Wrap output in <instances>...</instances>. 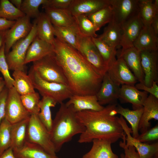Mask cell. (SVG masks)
<instances>
[{
  "label": "cell",
  "instance_id": "cell-1",
  "mask_svg": "<svg viewBox=\"0 0 158 158\" xmlns=\"http://www.w3.org/2000/svg\"><path fill=\"white\" fill-rule=\"evenodd\" d=\"M52 45L56 59L73 94L96 95L103 77L76 49L56 37Z\"/></svg>",
  "mask_w": 158,
  "mask_h": 158
},
{
  "label": "cell",
  "instance_id": "cell-2",
  "mask_svg": "<svg viewBox=\"0 0 158 158\" xmlns=\"http://www.w3.org/2000/svg\"><path fill=\"white\" fill-rule=\"evenodd\" d=\"M117 104H109L98 111H84L76 113L78 118L85 127L78 142L89 143L95 139L107 140L111 144L122 139L125 133L116 111Z\"/></svg>",
  "mask_w": 158,
  "mask_h": 158
},
{
  "label": "cell",
  "instance_id": "cell-3",
  "mask_svg": "<svg viewBox=\"0 0 158 158\" xmlns=\"http://www.w3.org/2000/svg\"><path fill=\"white\" fill-rule=\"evenodd\" d=\"M85 130L72 106L63 102L61 104L53 120L50 132L56 153L61 150L65 143L71 141L75 135L82 133Z\"/></svg>",
  "mask_w": 158,
  "mask_h": 158
},
{
  "label": "cell",
  "instance_id": "cell-4",
  "mask_svg": "<svg viewBox=\"0 0 158 158\" xmlns=\"http://www.w3.org/2000/svg\"><path fill=\"white\" fill-rule=\"evenodd\" d=\"M28 75L31 79L35 89L38 90L42 97L51 98L57 103L61 104L73 95L68 85L48 82L42 79L32 66Z\"/></svg>",
  "mask_w": 158,
  "mask_h": 158
},
{
  "label": "cell",
  "instance_id": "cell-5",
  "mask_svg": "<svg viewBox=\"0 0 158 158\" xmlns=\"http://www.w3.org/2000/svg\"><path fill=\"white\" fill-rule=\"evenodd\" d=\"M26 141L37 144L50 154L56 156L50 134L40 120L38 115L31 114L28 125Z\"/></svg>",
  "mask_w": 158,
  "mask_h": 158
},
{
  "label": "cell",
  "instance_id": "cell-6",
  "mask_svg": "<svg viewBox=\"0 0 158 158\" xmlns=\"http://www.w3.org/2000/svg\"><path fill=\"white\" fill-rule=\"evenodd\" d=\"M32 67L43 80L68 85L67 79L54 52L33 62Z\"/></svg>",
  "mask_w": 158,
  "mask_h": 158
},
{
  "label": "cell",
  "instance_id": "cell-7",
  "mask_svg": "<svg viewBox=\"0 0 158 158\" xmlns=\"http://www.w3.org/2000/svg\"><path fill=\"white\" fill-rule=\"evenodd\" d=\"M37 36L36 21L33 23L32 29L25 37L16 42L11 51L6 54V59L9 70H20L25 71L24 61L28 49Z\"/></svg>",
  "mask_w": 158,
  "mask_h": 158
},
{
  "label": "cell",
  "instance_id": "cell-8",
  "mask_svg": "<svg viewBox=\"0 0 158 158\" xmlns=\"http://www.w3.org/2000/svg\"><path fill=\"white\" fill-rule=\"evenodd\" d=\"M77 50L91 64L97 72L102 77L107 72L106 64L92 37L78 33Z\"/></svg>",
  "mask_w": 158,
  "mask_h": 158
},
{
  "label": "cell",
  "instance_id": "cell-9",
  "mask_svg": "<svg viewBox=\"0 0 158 158\" xmlns=\"http://www.w3.org/2000/svg\"><path fill=\"white\" fill-rule=\"evenodd\" d=\"M30 115L23 105L20 95L15 88L13 87L8 89L5 118L13 124L29 118Z\"/></svg>",
  "mask_w": 158,
  "mask_h": 158
},
{
  "label": "cell",
  "instance_id": "cell-10",
  "mask_svg": "<svg viewBox=\"0 0 158 158\" xmlns=\"http://www.w3.org/2000/svg\"><path fill=\"white\" fill-rule=\"evenodd\" d=\"M119 121L126 135V145L134 147L138 153L140 158H154L158 157V142L151 144L140 142L131 135L132 131L121 116L118 118Z\"/></svg>",
  "mask_w": 158,
  "mask_h": 158
},
{
  "label": "cell",
  "instance_id": "cell-11",
  "mask_svg": "<svg viewBox=\"0 0 158 158\" xmlns=\"http://www.w3.org/2000/svg\"><path fill=\"white\" fill-rule=\"evenodd\" d=\"M113 20L121 26L139 13V0H110Z\"/></svg>",
  "mask_w": 158,
  "mask_h": 158
},
{
  "label": "cell",
  "instance_id": "cell-12",
  "mask_svg": "<svg viewBox=\"0 0 158 158\" xmlns=\"http://www.w3.org/2000/svg\"><path fill=\"white\" fill-rule=\"evenodd\" d=\"M33 26L30 18L26 16L16 20L14 25L7 30L5 40L6 54L10 51L13 45L20 39L26 37L31 31Z\"/></svg>",
  "mask_w": 158,
  "mask_h": 158
},
{
  "label": "cell",
  "instance_id": "cell-13",
  "mask_svg": "<svg viewBox=\"0 0 158 158\" xmlns=\"http://www.w3.org/2000/svg\"><path fill=\"white\" fill-rule=\"evenodd\" d=\"M107 73L111 79L119 85H134L138 81L123 59L118 57L108 67Z\"/></svg>",
  "mask_w": 158,
  "mask_h": 158
},
{
  "label": "cell",
  "instance_id": "cell-14",
  "mask_svg": "<svg viewBox=\"0 0 158 158\" xmlns=\"http://www.w3.org/2000/svg\"><path fill=\"white\" fill-rule=\"evenodd\" d=\"M158 55L157 51L140 52L144 84L147 87L151 86L154 81L158 82Z\"/></svg>",
  "mask_w": 158,
  "mask_h": 158
},
{
  "label": "cell",
  "instance_id": "cell-15",
  "mask_svg": "<svg viewBox=\"0 0 158 158\" xmlns=\"http://www.w3.org/2000/svg\"><path fill=\"white\" fill-rule=\"evenodd\" d=\"M139 13L121 26V35L119 46L122 49L133 47V43L143 27Z\"/></svg>",
  "mask_w": 158,
  "mask_h": 158
},
{
  "label": "cell",
  "instance_id": "cell-16",
  "mask_svg": "<svg viewBox=\"0 0 158 158\" xmlns=\"http://www.w3.org/2000/svg\"><path fill=\"white\" fill-rule=\"evenodd\" d=\"M120 88V86L114 83L106 73L103 77L100 87L95 95L99 104L103 106L116 104Z\"/></svg>",
  "mask_w": 158,
  "mask_h": 158
},
{
  "label": "cell",
  "instance_id": "cell-17",
  "mask_svg": "<svg viewBox=\"0 0 158 158\" xmlns=\"http://www.w3.org/2000/svg\"><path fill=\"white\" fill-rule=\"evenodd\" d=\"M110 5V0H72L68 9L73 17L88 16Z\"/></svg>",
  "mask_w": 158,
  "mask_h": 158
},
{
  "label": "cell",
  "instance_id": "cell-18",
  "mask_svg": "<svg viewBox=\"0 0 158 158\" xmlns=\"http://www.w3.org/2000/svg\"><path fill=\"white\" fill-rule=\"evenodd\" d=\"M117 55L124 61L138 81L144 84V75L141 66L140 52L133 47L122 49Z\"/></svg>",
  "mask_w": 158,
  "mask_h": 158
},
{
  "label": "cell",
  "instance_id": "cell-19",
  "mask_svg": "<svg viewBox=\"0 0 158 158\" xmlns=\"http://www.w3.org/2000/svg\"><path fill=\"white\" fill-rule=\"evenodd\" d=\"M148 93L138 90L134 85H123L120 88L118 99L124 102L131 104L133 109L136 110L143 107Z\"/></svg>",
  "mask_w": 158,
  "mask_h": 158
},
{
  "label": "cell",
  "instance_id": "cell-20",
  "mask_svg": "<svg viewBox=\"0 0 158 158\" xmlns=\"http://www.w3.org/2000/svg\"><path fill=\"white\" fill-rule=\"evenodd\" d=\"M54 52L53 45L36 36L29 46L25 57L24 64L38 61Z\"/></svg>",
  "mask_w": 158,
  "mask_h": 158
},
{
  "label": "cell",
  "instance_id": "cell-21",
  "mask_svg": "<svg viewBox=\"0 0 158 158\" xmlns=\"http://www.w3.org/2000/svg\"><path fill=\"white\" fill-rule=\"evenodd\" d=\"M158 120V99L150 94L144 102L143 111L138 127L141 133L149 129L152 119Z\"/></svg>",
  "mask_w": 158,
  "mask_h": 158
},
{
  "label": "cell",
  "instance_id": "cell-22",
  "mask_svg": "<svg viewBox=\"0 0 158 158\" xmlns=\"http://www.w3.org/2000/svg\"><path fill=\"white\" fill-rule=\"evenodd\" d=\"M43 8L44 12L53 25L70 28L78 30L75 18L68 9L49 7Z\"/></svg>",
  "mask_w": 158,
  "mask_h": 158
},
{
  "label": "cell",
  "instance_id": "cell-23",
  "mask_svg": "<svg viewBox=\"0 0 158 158\" xmlns=\"http://www.w3.org/2000/svg\"><path fill=\"white\" fill-rule=\"evenodd\" d=\"M71 105L76 113L84 111H100L104 107L99 103L95 95H73L66 103Z\"/></svg>",
  "mask_w": 158,
  "mask_h": 158
},
{
  "label": "cell",
  "instance_id": "cell-24",
  "mask_svg": "<svg viewBox=\"0 0 158 158\" xmlns=\"http://www.w3.org/2000/svg\"><path fill=\"white\" fill-rule=\"evenodd\" d=\"M158 37L150 26H143L133 46L140 52L146 51H157Z\"/></svg>",
  "mask_w": 158,
  "mask_h": 158
},
{
  "label": "cell",
  "instance_id": "cell-25",
  "mask_svg": "<svg viewBox=\"0 0 158 158\" xmlns=\"http://www.w3.org/2000/svg\"><path fill=\"white\" fill-rule=\"evenodd\" d=\"M90 150L82 158H118L113 151L111 142L106 140L95 139Z\"/></svg>",
  "mask_w": 158,
  "mask_h": 158
},
{
  "label": "cell",
  "instance_id": "cell-26",
  "mask_svg": "<svg viewBox=\"0 0 158 158\" xmlns=\"http://www.w3.org/2000/svg\"><path fill=\"white\" fill-rule=\"evenodd\" d=\"M13 150L16 158H59L50 154L40 146L26 141L22 147Z\"/></svg>",
  "mask_w": 158,
  "mask_h": 158
},
{
  "label": "cell",
  "instance_id": "cell-27",
  "mask_svg": "<svg viewBox=\"0 0 158 158\" xmlns=\"http://www.w3.org/2000/svg\"><path fill=\"white\" fill-rule=\"evenodd\" d=\"M37 36L52 44L55 37L53 25L45 12H41L36 19Z\"/></svg>",
  "mask_w": 158,
  "mask_h": 158
},
{
  "label": "cell",
  "instance_id": "cell-28",
  "mask_svg": "<svg viewBox=\"0 0 158 158\" xmlns=\"http://www.w3.org/2000/svg\"><path fill=\"white\" fill-rule=\"evenodd\" d=\"M29 118L11 124V148L12 149L20 148L26 142L27 127Z\"/></svg>",
  "mask_w": 158,
  "mask_h": 158
},
{
  "label": "cell",
  "instance_id": "cell-29",
  "mask_svg": "<svg viewBox=\"0 0 158 158\" xmlns=\"http://www.w3.org/2000/svg\"><path fill=\"white\" fill-rule=\"evenodd\" d=\"M121 26L113 20L104 29L98 37L110 47L116 49L119 46L121 35Z\"/></svg>",
  "mask_w": 158,
  "mask_h": 158
},
{
  "label": "cell",
  "instance_id": "cell-30",
  "mask_svg": "<svg viewBox=\"0 0 158 158\" xmlns=\"http://www.w3.org/2000/svg\"><path fill=\"white\" fill-rule=\"evenodd\" d=\"M116 111L117 114L124 117L129 123L131 127L132 136L137 138L139 135L138 127L143 111V107L136 110H130L117 105Z\"/></svg>",
  "mask_w": 158,
  "mask_h": 158
},
{
  "label": "cell",
  "instance_id": "cell-31",
  "mask_svg": "<svg viewBox=\"0 0 158 158\" xmlns=\"http://www.w3.org/2000/svg\"><path fill=\"white\" fill-rule=\"evenodd\" d=\"M139 13L144 26H150L158 13V0H139Z\"/></svg>",
  "mask_w": 158,
  "mask_h": 158
},
{
  "label": "cell",
  "instance_id": "cell-32",
  "mask_svg": "<svg viewBox=\"0 0 158 158\" xmlns=\"http://www.w3.org/2000/svg\"><path fill=\"white\" fill-rule=\"evenodd\" d=\"M12 76L14 80L13 87L20 95L35 92L31 79L25 71H14Z\"/></svg>",
  "mask_w": 158,
  "mask_h": 158
},
{
  "label": "cell",
  "instance_id": "cell-33",
  "mask_svg": "<svg viewBox=\"0 0 158 158\" xmlns=\"http://www.w3.org/2000/svg\"><path fill=\"white\" fill-rule=\"evenodd\" d=\"M57 103L52 99L42 97L39 103L40 112L38 117L41 122L50 132L53 120L51 116V108L54 107Z\"/></svg>",
  "mask_w": 158,
  "mask_h": 158
},
{
  "label": "cell",
  "instance_id": "cell-34",
  "mask_svg": "<svg viewBox=\"0 0 158 158\" xmlns=\"http://www.w3.org/2000/svg\"><path fill=\"white\" fill-rule=\"evenodd\" d=\"M54 34L56 37L77 50L78 30L66 27L53 25Z\"/></svg>",
  "mask_w": 158,
  "mask_h": 158
},
{
  "label": "cell",
  "instance_id": "cell-35",
  "mask_svg": "<svg viewBox=\"0 0 158 158\" xmlns=\"http://www.w3.org/2000/svg\"><path fill=\"white\" fill-rule=\"evenodd\" d=\"M106 64L109 66L116 60V49L110 47L98 37H92Z\"/></svg>",
  "mask_w": 158,
  "mask_h": 158
},
{
  "label": "cell",
  "instance_id": "cell-36",
  "mask_svg": "<svg viewBox=\"0 0 158 158\" xmlns=\"http://www.w3.org/2000/svg\"><path fill=\"white\" fill-rule=\"evenodd\" d=\"M87 16L98 31L102 26L113 20L111 7L110 5Z\"/></svg>",
  "mask_w": 158,
  "mask_h": 158
},
{
  "label": "cell",
  "instance_id": "cell-37",
  "mask_svg": "<svg viewBox=\"0 0 158 158\" xmlns=\"http://www.w3.org/2000/svg\"><path fill=\"white\" fill-rule=\"evenodd\" d=\"M79 32L82 35L97 37L98 30L87 16L82 15L74 17Z\"/></svg>",
  "mask_w": 158,
  "mask_h": 158
},
{
  "label": "cell",
  "instance_id": "cell-38",
  "mask_svg": "<svg viewBox=\"0 0 158 158\" xmlns=\"http://www.w3.org/2000/svg\"><path fill=\"white\" fill-rule=\"evenodd\" d=\"M25 16L20 9L16 8L9 1L0 0V18L16 21Z\"/></svg>",
  "mask_w": 158,
  "mask_h": 158
},
{
  "label": "cell",
  "instance_id": "cell-39",
  "mask_svg": "<svg viewBox=\"0 0 158 158\" xmlns=\"http://www.w3.org/2000/svg\"><path fill=\"white\" fill-rule=\"evenodd\" d=\"M22 102L27 111L31 114L38 115L40 112L39 93L35 92L20 95Z\"/></svg>",
  "mask_w": 158,
  "mask_h": 158
},
{
  "label": "cell",
  "instance_id": "cell-40",
  "mask_svg": "<svg viewBox=\"0 0 158 158\" xmlns=\"http://www.w3.org/2000/svg\"><path fill=\"white\" fill-rule=\"evenodd\" d=\"M47 0H24L20 10L25 16L37 19L40 13L39 10L40 5L45 4Z\"/></svg>",
  "mask_w": 158,
  "mask_h": 158
},
{
  "label": "cell",
  "instance_id": "cell-41",
  "mask_svg": "<svg viewBox=\"0 0 158 158\" xmlns=\"http://www.w3.org/2000/svg\"><path fill=\"white\" fill-rule=\"evenodd\" d=\"M11 126L5 118L0 125V156L11 147Z\"/></svg>",
  "mask_w": 158,
  "mask_h": 158
},
{
  "label": "cell",
  "instance_id": "cell-42",
  "mask_svg": "<svg viewBox=\"0 0 158 158\" xmlns=\"http://www.w3.org/2000/svg\"><path fill=\"white\" fill-rule=\"evenodd\" d=\"M5 51V43L0 48V72L2 74L6 87L9 89L13 87L14 79L11 75Z\"/></svg>",
  "mask_w": 158,
  "mask_h": 158
},
{
  "label": "cell",
  "instance_id": "cell-43",
  "mask_svg": "<svg viewBox=\"0 0 158 158\" xmlns=\"http://www.w3.org/2000/svg\"><path fill=\"white\" fill-rule=\"evenodd\" d=\"M140 142L148 143L158 139V125L157 124L145 132L139 135L137 138Z\"/></svg>",
  "mask_w": 158,
  "mask_h": 158
},
{
  "label": "cell",
  "instance_id": "cell-44",
  "mask_svg": "<svg viewBox=\"0 0 158 158\" xmlns=\"http://www.w3.org/2000/svg\"><path fill=\"white\" fill-rule=\"evenodd\" d=\"M72 0H47L42 6L46 7L54 8L60 9H68Z\"/></svg>",
  "mask_w": 158,
  "mask_h": 158
},
{
  "label": "cell",
  "instance_id": "cell-45",
  "mask_svg": "<svg viewBox=\"0 0 158 158\" xmlns=\"http://www.w3.org/2000/svg\"><path fill=\"white\" fill-rule=\"evenodd\" d=\"M126 135L125 133L122 139L123 141H121L119 143L120 147L124 150L125 156L127 158H140L134 147L132 146H126Z\"/></svg>",
  "mask_w": 158,
  "mask_h": 158
},
{
  "label": "cell",
  "instance_id": "cell-46",
  "mask_svg": "<svg viewBox=\"0 0 158 158\" xmlns=\"http://www.w3.org/2000/svg\"><path fill=\"white\" fill-rule=\"evenodd\" d=\"M157 83V82L156 81H154L151 86L149 87L144 84L139 83L136 84L135 87L138 90H142L147 93H149L158 99V86Z\"/></svg>",
  "mask_w": 158,
  "mask_h": 158
},
{
  "label": "cell",
  "instance_id": "cell-47",
  "mask_svg": "<svg viewBox=\"0 0 158 158\" xmlns=\"http://www.w3.org/2000/svg\"><path fill=\"white\" fill-rule=\"evenodd\" d=\"M8 89L6 87L0 94V125L5 118L6 107Z\"/></svg>",
  "mask_w": 158,
  "mask_h": 158
},
{
  "label": "cell",
  "instance_id": "cell-48",
  "mask_svg": "<svg viewBox=\"0 0 158 158\" xmlns=\"http://www.w3.org/2000/svg\"><path fill=\"white\" fill-rule=\"evenodd\" d=\"M16 21H12L0 18V30H7L14 25Z\"/></svg>",
  "mask_w": 158,
  "mask_h": 158
},
{
  "label": "cell",
  "instance_id": "cell-49",
  "mask_svg": "<svg viewBox=\"0 0 158 158\" xmlns=\"http://www.w3.org/2000/svg\"><path fill=\"white\" fill-rule=\"evenodd\" d=\"M151 26L155 35L158 37V13L155 15L153 18Z\"/></svg>",
  "mask_w": 158,
  "mask_h": 158
},
{
  "label": "cell",
  "instance_id": "cell-50",
  "mask_svg": "<svg viewBox=\"0 0 158 158\" xmlns=\"http://www.w3.org/2000/svg\"><path fill=\"white\" fill-rule=\"evenodd\" d=\"M0 158H16L11 148H10L6 151L0 156Z\"/></svg>",
  "mask_w": 158,
  "mask_h": 158
},
{
  "label": "cell",
  "instance_id": "cell-51",
  "mask_svg": "<svg viewBox=\"0 0 158 158\" xmlns=\"http://www.w3.org/2000/svg\"><path fill=\"white\" fill-rule=\"evenodd\" d=\"M7 30H0V48L5 43L6 34Z\"/></svg>",
  "mask_w": 158,
  "mask_h": 158
},
{
  "label": "cell",
  "instance_id": "cell-52",
  "mask_svg": "<svg viewBox=\"0 0 158 158\" xmlns=\"http://www.w3.org/2000/svg\"><path fill=\"white\" fill-rule=\"evenodd\" d=\"M9 1L16 8L20 9L23 0H10Z\"/></svg>",
  "mask_w": 158,
  "mask_h": 158
},
{
  "label": "cell",
  "instance_id": "cell-53",
  "mask_svg": "<svg viewBox=\"0 0 158 158\" xmlns=\"http://www.w3.org/2000/svg\"><path fill=\"white\" fill-rule=\"evenodd\" d=\"M6 87L5 82L3 78L0 79V94Z\"/></svg>",
  "mask_w": 158,
  "mask_h": 158
},
{
  "label": "cell",
  "instance_id": "cell-54",
  "mask_svg": "<svg viewBox=\"0 0 158 158\" xmlns=\"http://www.w3.org/2000/svg\"><path fill=\"white\" fill-rule=\"evenodd\" d=\"M120 158H127L124 154L122 153L120 155Z\"/></svg>",
  "mask_w": 158,
  "mask_h": 158
},
{
  "label": "cell",
  "instance_id": "cell-55",
  "mask_svg": "<svg viewBox=\"0 0 158 158\" xmlns=\"http://www.w3.org/2000/svg\"><path fill=\"white\" fill-rule=\"evenodd\" d=\"M2 78H3L1 77H0V79H2Z\"/></svg>",
  "mask_w": 158,
  "mask_h": 158
},
{
  "label": "cell",
  "instance_id": "cell-56",
  "mask_svg": "<svg viewBox=\"0 0 158 158\" xmlns=\"http://www.w3.org/2000/svg\"></svg>",
  "mask_w": 158,
  "mask_h": 158
},
{
  "label": "cell",
  "instance_id": "cell-57",
  "mask_svg": "<svg viewBox=\"0 0 158 158\" xmlns=\"http://www.w3.org/2000/svg\"></svg>",
  "mask_w": 158,
  "mask_h": 158
},
{
  "label": "cell",
  "instance_id": "cell-58",
  "mask_svg": "<svg viewBox=\"0 0 158 158\" xmlns=\"http://www.w3.org/2000/svg\"></svg>",
  "mask_w": 158,
  "mask_h": 158
}]
</instances>
